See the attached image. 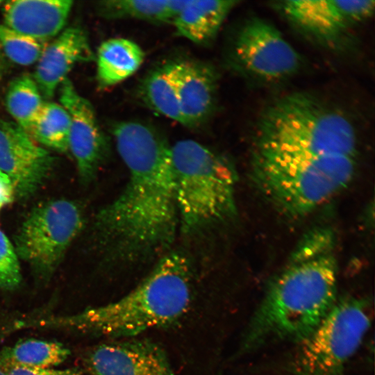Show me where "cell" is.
I'll return each instance as SVG.
<instances>
[{
  "mask_svg": "<svg viewBox=\"0 0 375 375\" xmlns=\"http://www.w3.org/2000/svg\"><path fill=\"white\" fill-rule=\"evenodd\" d=\"M2 3L1 1H0V3Z\"/></svg>",
  "mask_w": 375,
  "mask_h": 375,
  "instance_id": "f1b7e54d",
  "label": "cell"
},
{
  "mask_svg": "<svg viewBox=\"0 0 375 375\" xmlns=\"http://www.w3.org/2000/svg\"><path fill=\"white\" fill-rule=\"evenodd\" d=\"M88 38L80 28L71 27L46 45L37 61L33 79L42 97L51 98L74 65L93 59Z\"/></svg>",
  "mask_w": 375,
  "mask_h": 375,
  "instance_id": "9a60e30c",
  "label": "cell"
},
{
  "mask_svg": "<svg viewBox=\"0 0 375 375\" xmlns=\"http://www.w3.org/2000/svg\"><path fill=\"white\" fill-rule=\"evenodd\" d=\"M189 0H107L98 11L107 19H135L153 23H173Z\"/></svg>",
  "mask_w": 375,
  "mask_h": 375,
  "instance_id": "d6986e66",
  "label": "cell"
},
{
  "mask_svg": "<svg viewBox=\"0 0 375 375\" xmlns=\"http://www.w3.org/2000/svg\"><path fill=\"white\" fill-rule=\"evenodd\" d=\"M337 275L333 233L313 230L268 287L248 325L242 350L305 339L335 305Z\"/></svg>",
  "mask_w": 375,
  "mask_h": 375,
  "instance_id": "7a4b0ae2",
  "label": "cell"
},
{
  "mask_svg": "<svg viewBox=\"0 0 375 375\" xmlns=\"http://www.w3.org/2000/svg\"><path fill=\"white\" fill-rule=\"evenodd\" d=\"M0 375H6L3 369H0Z\"/></svg>",
  "mask_w": 375,
  "mask_h": 375,
  "instance_id": "83f0119b",
  "label": "cell"
},
{
  "mask_svg": "<svg viewBox=\"0 0 375 375\" xmlns=\"http://www.w3.org/2000/svg\"><path fill=\"white\" fill-rule=\"evenodd\" d=\"M140 93L150 108L182 124L175 78V61L165 62L149 72L142 82Z\"/></svg>",
  "mask_w": 375,
  "mask_h": 375,
  "instance_id": "ffe728a7",
  "label": "cell"
},
{
  "mask_svg": "<svg viewBox=\"0 0 375 375\" xmlns=\"http://www.w3.org/2000/svg\"><path fill=\"white\" fill-rule=\"evenodd\" d=\"M175 78L182 124L197 127L211 115L216 102L217 76L201 61H175Z\"/></svg>",
  "mask_w": 375,
  "mask_h": 375,
  "instance_id": "5bb4252c",
  "label": "cell"
},
{
  "mask_svg": "<svg viewBox=\"0 0 375 375\" xmlns=\"http://www.w3.org/2000/svg\"><path fill=\"white\" fill-rule=\"evenodd\" d=\"M234 53L244 70L267 81L292 75L301 62L298 52L279 31L258 17L247 21L240 30Z\"/></svg>",
  "mask_w": 375,
  "mask_h": 375,
  "instance_id": "9c48e42d",
  "label": "cell"
},
{
  "mask_svg": "<svg viewBox=\"0 0 375 375\" xmlns=\"http://www.w3.org/2000/svg\"><path fill=\"white\" fill-rule=\"evenodd\" d=\"M179 228L193 235L236 211V175L224 156L192 140L171 146Z\"/></svg>",
  "mask_w": 375,
  "mask_h": 375,
  "instance_id": "8992f818",
  "label": "cell"
},
{
  "mask_svg": "<svg viewBox=\"0 0 375 375\" xmlns=\"http://www.w3.org/2000/svg\"><path fill=\"white\" fill-rule=\"evenodd\" d=\"M256 183L264 195L291 217L308 215L343 189L355 171V158L313 156L256 147Z\"/></svg>",
  "mask_w": 375,
  "mask_h": 375,
  "instance_id": "277c9868",
  "label": "cell"
},
{
  "mask_svg": "<svg viewBox=\"0 0 375 375\" xmlns=\"http://www.w3.org/2000/svg\"><path fill=\"white\" fill-rule=\"evenodd\" d=\"M144 59V51L131 40L115 38L104 41L97 55L99 85L108 88L121 83L139 69Z\"/></svg>",
  "mask_w": 375,
  "mask_h": 375,
  "instance_id": "ac0fdd59",
  "label": "cell"
},
{
  "mask_svg": "<svg viewBox=\"0 0 375 375\" xmlns=\"http://www.w3.org/2000/svg\"><path fill=\"white\" fill-rule=\"evenodd\" d=\"M112 134L128 177L119 194L95 217L98 244L114 264L162 256L179 228L171 145L139 122L115 123Z\"/></svg>",
  "mask_w": 375,
  "mask_h": 375,
  "instance_id": "6da1fadb",
  "label": "cell"
},
{
  "mask_svg": "<svg viewBox=\"0 0 375 375\" xmlns=\"http://www.w3.org/2000/svg\"><path fill=\"white\" fill-rule=\"evenodd\" d=\"M192 280V267L186 256L167 252L135 288L120 299L72 315L33 320L31 325L131 338L169 325L183 316L190 303Z\"/></svg>",
  "mask_w": 375,
  "mask_h": 375,
  "instance_id": "3957f363",
  "label": "cell"
},
{
  "mask_svg": "<svg viewBox=\"0 0 375 375\" xmlns=\"http://www.w3.org/2000/svg\"><path fill=\"white\" fill-rule=\"evenodd\" d=\"M6 375H84L77 368L56 369L33 367L19 365H3Z\"/></svg>",
  "mask_w": 375,
  "mask_h": 375,
  "instance_id": "484cf974",
  "label": "cell"
},
{
  "mask_svg": "<svg viewBox=\"0 0 375 375\" xmlns=\"http://www.w3.org/2000/svg\"><path fill=\"white\" fill-rule=\"evenodd\" d=\"M374 1H283L276 5L296 26L318 40L331 44L352 26L373 13Z\"/></svg>",
  "mask_w": 375,
  "mask_h": 375,
  "instance_id": "30bf717a",
  "label": "cell"
},
{
  "mask_svg": "<svg viewBox=\"0 0 375 375\" xmlns=\"http://www.w3.org/2000/svg\"><path fill=\"white\" fill-rule=\"evenodd\" d=\"M370 324L369 305L351 297L334 307L305 339L290 365V375H345Z\"/></svg>",
  "mask_w": 375,
  "mask_h": 375,
  "instance_id": "52a82bcc",
  "label": "cell"
},
{
  "mask_svg": "<svg viewBox=\"0 0 375 375\" xmlns=\"http://www.w3.org/2000/svg\"><path fill=\"white\" fill-rule=\"evenodd\" d=\"M237 3L233 0H189L172 24L178 35L198 44H208Z\"/></svg>",
  "mask_w": 375,
  "mask_h": 375,
  "instance_id": "e0dca14e",
  "label": "cell"
},
{
  "mask_svg": "<svg viewBox=\"0 0 375 375\" xmlns=\"http://www.w3.org/2000/svg\"><path fill=\"white\" fill-rule=\"evenodd\" d=\"M69 353L58 342L28 339L3 350L1 357L3 365L49 368L62 363Z\"/></svg>",
  "mask_w": 375,
  "mask_h": 375,
  "instance_id": "44dd1931",
  "label": "cell"
},
{
  "mask_svg": "<svg viewBox=\"0 0 375 375\" xmlns=\"http://www.w3.org/2000/svg\"><path fill=\"white\" fill-rule=\"evenodd\" d=\"M72 7L69 0L9 1L3 5V24L22 35L44 42L62 31Z\"/></svg>",
  "mask_w": 375,
  "mask_h": 375,
  "instance_id": "2e32d148",
  "label": "cell"
},
{
  "mask_svg": "<svg viewBox=\"0 0 375 375\" xmlns=\"http://www.w3.org/2000/svg\"><path fill=\"white\" fill-rule=\"evenodd\" d=\"M44 101L33 78L20 76L10 83L6 96L8 112L26 132L36 119Z\"/></svg>",
  "mask_w": 375,
  "mask_h": 375,
  "instance_id": "603a6c76",
  "label": "cell"
},
{
  "mask_svg": "<svg viewBox=\"0 0 375 375\" xmlns=\"http://www.w3.org/2000/svg\"><path fill=\"white\" fill-rule=\"evenodd\" d=\"M22 280L19 258L15 247L0 229V288L12 290Z\"/></svg>",
  "mask_w": 375,
  "mask_h": 375,
  "instance_id": "d4e9b609",
  "label": "cell"
},
{
  "mask_svg": "<svg viewBox=\"0 0 375 375\" xmlns=\"http://www.w3.org/2000/svg\"><path fill=\"white\" fill-rule=\"evenodd\" d=\"M53 158L15 122L0 121V171L10 179L15 194L25 198L42 185Z\"/></svg>",
  "mask_w": 375,
  "mask_h": 375,
  "instance_id": "8fae6325",
  "label": "cell"
},
{
  "mask_svg": "<svg viewBox=\"0 0 375 375\" xmlns=\"http://www.w3.org/2000/svg\"><path fill=\"white\" fill-rule=\"evenodd\" d=\"M70 117L66 109L54 102H44L27 133L37 143L60 152L69 150Z\"/></svg>",
  "mask_w": 375,
  "mask_h": 375,
  "instance_id": "7402d4cb",
  "label": "cell"
},
{
  "mask_svg": "<svg viewBox=\"0 0 375 375\" xmlns=\"http://www.w3.org/2000/svg\"><path fill=\"white\" fill-rule=\"evenodd\" d=\"M257 147L313 156H356L351 122L309 94L294 93L272 103L261 116Z\"/></svg>",
  "mask_w": 375,
  "mask_h": 375,
  "instance_id": "5b68a950",
  "label": "cell"
},
{
  "mask_svg": "<svg viewBox=\"0 0 375 375\" xmlns=\"http://www.w3.org/2000/svg\"><path fill=\"white\" fill-rule=\"evenodd\" d=\"M14 195V189L10 179L0 171V209L10 203Z\"/></svg>",
  "mask_w": 375,
  "mask_h": 375,
  "instance_id": "4316f807",
  "label": "cell"
},
{
  "mask_svg": "<svg viewBox=\"0 0 375 375\" xmlns=\"http://www.w3.org/2000/svg\"><path fill=\"white\" fill-rule=\"evenodd\" d=\"M83 225L81 208L57 199L32 210L15 236L18 258L42 278H49Z\"/></svg>",
  "mask_w": 375,
  "mask_h": 375,
  "instance_id": "ba28073f",
  "label": "cell"
},
{
  "mask_svg": "<svg viewBox=\"0 0 375 375\" xmlns=\"http://www.w3.org/2000/svg\"><path fill=\"white\" fill-rule=\"evenodd\" d=\"M0 44L10 60L23 66L37 62L46 47L45 42L22 35L1 24Z\"/></svg>",
  "mask_w": 375,
  "mask_h": 375,
  "instance_id": "cb8c5ba5",
  "label": "cell"
},
{
  "mask_svg": "<svg viewBox=\"0 0 375 375\" xmlns=\"http://www.w3.org/2000/svg\"><path fill=\"white\" fill-rule=\"evenodd\" d=\"M90 375H176L162 347L147 340L103 343L86 356Z\"/></svg>",
  "mask_w": 375,
  "mask_h": 375,
  "instance_id": "4fadbf2b",
  "label": "cell"
},
{
  "mask_svg": "<svg viewBox=\"0 0 375 375\" xmlns=\"http://www.w3.org/2000/svg\"><path fill=\"white\" fill-rule=\"evenodd\" d=\"M60 104L70 117L69 150L76 162L81 179L91 181L106 158L109 144L90 102L67 78L60 86Z\"/></svg>",
  "mask_w": 375,
  "mask_h": 375,
  "instance_id": "7c38bea8",
  "label": "cell"
}]
</instances>
